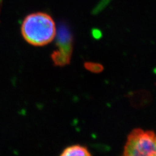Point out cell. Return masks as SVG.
Masks as SVG:
<instances>
[{
  "label": "cell",
  "mask_w": 156,
  "mask_h": 156,
  "mask_svg": "<svg viewBox=\"0 0 156 156\" xmlns=\"http://www.w3.org/2000/svg\"><path fill=\"white\" fill-rule=\"evenodd\" d=\"M60 156H92L88 149L81 145H72L66 148Z\"/></svg>",
  "instance_id": "cell-3"
},
{
  "label": "cell",
  "mask_w": 156,
  "mask_h": 156,
  "mask_svg": "<svg viewBox=\"0 0 156 156\" xmlns=\"http://www.w3.org/2000/svg\"><path fill=\"white\" fill-rule=\"evenodd\" d=\"M123 156H156V133L135 129L128 135Z\"/></svg>",
  "instance_id": "cell-2"
},
{
  "label": "cell",
  "mask_w": 156,
  "mask_h": 156,
  "mask_svg": "<svg viewBox=\"0 0 156 156\" xmlns=\"http://www.w3.org/2000/svg\"><path fill=\"white\" fill-rule=\"evenodd\" d=\"M2 2V0H0V2Z\"/></svg>",
  "instance_id": "cell-4"
},
{
  "label": "cell",
  "mask_w": 156,
  "mask_h": 156,
  "mask_svg": "<svg viewBox=\"0 0 156 156\" xmlns=\"http://www.w3.org/2000/svg\"><path fill=\"white\" fill-rule=\"evenodd\" d=\"M22 35L29 44L46 46L53 41L57 33L55 23L48 14L37 12L25 17L21 25Z\"/></svg>",
  "instance_id": "cell-1"
}]
</instances>
